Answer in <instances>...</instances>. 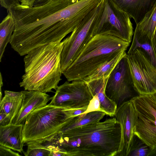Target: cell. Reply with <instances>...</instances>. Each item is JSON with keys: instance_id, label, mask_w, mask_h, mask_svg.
Listing matches in <instances>:
<instances>
[{"instance_id": "1", "label": "cell", "mask_w": 156, "mask_h": 156, "mask_svg": "<svg viewBox=\"0 0 156 156\" xmlns=\"http://www.w3.org/2000/svg\"><path fill=\"white\" fill-rule=\"evenodd\" d=\"M100 0H54L44 5L19 4L7 11L15 27L9 43L20 56L33 49L62 40L79 26Z\"/></svg>"}, {"instance_id": "2", "label": "cell", "mask_w": 156, "mask_h": 156, "mask_svg": "<svg viewBox=\"0 0 156 156\" xmlns=\"http://www.w3.org/2000/svg\"><path fill=\"white\" fill-rule=\"evenodd\" d=\"M66 156H116L121 129L115 117L55 133Z\"/></svg>"}, {"instance_id": "3", "label": "cell", "mask_w": 156, "mask_h": 156, "mask_svg": "<svg viewBox=\"0 0 156 156\" xmlns=\"http://www.w3.org/2000/svg\"><path fill=\"white\" fill-rule=\"evenodd\" d=\"M63 42L58 41L34 48L24 58L25 73L19 83L25 90L44 93L56 90L62 80L61 55Z\"/></svg>"}, {"instance_id": "4", "label": "cell", "mask_w": 156, "mask_h": 156, "mask_svg": "<svg viewBox=\"0 0 156 156\" xmlns=\"http://www.w3.org/2000/svg\"><path fill=\"white\" fill-rule=\"evenodd\" d=\"M130 43L112 35H95L62 74L69 82L83 80L101 65L126 51Z\"/></svg>"}, {"instance_id": "5", "label": "cell", "mask_w": 156, "mask_h": 156, "mask_svg": "<svg viewBox=\"0 0 156 156\" xmlns=\"http://www.w3.org/2000/svg\"><path fill=\"white\" fill-rule=\"evenodd\" d=\"M72 110L49 104L33 111L27 116L23 126L24 144L61 130L73 117Z\"/></svg>"}, {"instance_id": "6", "label": "cell", "mask_w": 156, "mask_h": 156, "mask_svg": "<svg viewBox=\"0 0 156 156\" xmlns=\"http://www.w3.org/2000/svg\"><path fill=\"white\" fill-rule=\"evenodd\" d=\"M104 1L103 9L93 27V37L110 35L130 43L134 34L131 17L114 0Z\"/></svg>"}, {"instance_id": "7", "label": "cell", "mask_w": 156, "mask_h": 156, "mask_svg": "<svg viewBox=\"0 0 156 156\" xmlns=\"http://www.w3.org/2000/svg\"><path fill=\"white\" fill-rule=\"evenodd\" d=\"M102 0L85 16L80 24L63 41L61 55L62 73L72 63L84 46L93 37L94 24L102 10L104 5Z\"/></svg>"}, {"instance_id": "8", "label": "cell", "mask_w": 156, "mask_h": 156, "mask_svg": "<svg viewBox=\"0 0 156 156\" xmlns=\"http://www.w3.org/2000/svg\"><path fill=\"white\" fill-rule=\"evenodd\" d=\"M126 57L135 91L139 95L156 93V67L147 54L138 48Z\"/></svg>"}, {"instance_id": "9", "label": "cell", "mask_w": 156, "mask_h": 156, "mask_svg": "<svg viewBox=\"0 0 156 156\" xmlns=\"http://www.w3.org/2000/svg\"><path fill=\"white\" fill-rule=\"evenodd\" d=\"M131 100L137 114L134 135L152 148L156 145V101L152 94L139 95Z\"/></svg>"}, {"instance_id": "10", "label": "cell", "mask_w": 156, "mask_h": 156, "mask_svg": "<svg viewBox=\"0 0 156 156\" xmlns=\"http://www.w3.org/2000/svg\"><path fill=\"white\" fill-rule=\"evenodd\" d=\"M135 91L126 55L120 60L109 76L105 93L115 103L117 108L135 97Z\"/></svg>"}, {"instance_id": "11", "label": "cell", "mask_w": 156, "mask_h": 156, "mask_svg": "<svg viewBox=\"0 0 156 156\" xmlns=\"http://www.w3.org/2000/svg\"><path fill=\"white\" fill-rule=\"evenodd\" d=\"M93 98L84 80L67 81L58 86L49 104L71 109L88 108Z\"/></svg>"}, {"instance_id": "12", "label": "cell", "mask_w": 156, "mask_h": 156, "mask_svg": "<svg viewBox=\"0 0 156 156\" xmlns=\"http://www.w3.org/2000/svg\"><path fill=\"white\" fill-rule=\"evenodd\" d=\"M115 116L121 129L120 145L116 156H127L132 145L137 120L136 112L131 99L117 109Z\"/></svg>"}, {"instance_id": "13", "label": "cell", "mask_w": 156, "mask_h": 156, "mask_svg": "<svg viewBox=\"0 0 156 156\" xmlns=\"http://www.w3.org/2000/svg\"><path fill=\"white\" fill-rule=\"evenodd\" d=\"M23 95L22 105L12 123L24 125L28 115L36 109L47 105L52 99L46 93L35 90L23 91Z\"/></svg>"}, {"instance_id": "14", "label": "cell", "mask_w": 156, "mask_h": 156, "mask_svg": "<svg viewBox=\"0 0 156 156\" xmlns=\"http://www.w3.org/2000/svg\"><path fill=\"white\" fill-rule=\"evenodd\" d=\"M23 126L12 123L5 126H0V145L21 153L23 152Z\"/></svg>"}, {"instance_id": "15", "label": "cell", "mask_w": 156, "mask_h": 156, "mask_svg": "<svg viewBox=\"0 0 156 156\" xmlns=\"http://www.w3.org/2000/svg\"><path fill=\"white\" fill-rule=\"evenodd\" d=\"M108 77L100 78L86 82L93 97L96 96L100 104V110L110 117L115 116L117 109L115 103L109 98L105 92Z\"/></svg>"}, {"instance_id": "16", "label": "cell", "mask_w": 156, "mask_h": 156, "mask_svg": "<svg viewBox=\"0 0 156 156\" xmlns=\"http://www.w3.org/2000/svg\"><path fill=\"white\" fill-rule=\"evenodd\" d=\"M137 23L152 7L156 0H114Z\"/></svg>"}, {"instance_id": "17", "label": "cell", "mask_w": 156, "mask_h": 156, "mask_svg": "<svg viewBox=\"0 0 156 156\" xmlns=\"http://www.w3.org/2000/svg\"><path fill=\"white\" fill-rule=\"evenodd\" d=\"M156 28V1L142 20L136 24L133 38L152 41Z\"/></svg>"}, {"instance_id": "18", "label": "cell", "mask_w": 156, "mask_h": 156, "mask_svg": "<svg viewBox=\"0 0 156 156\" xmlns=\"http://www.w3.org/2000/svg\"><path fill=\"white\" fill-rule=\"evenodd\" d=\"M105 115L104 112L96 110L72 117L61 131H64L88 124L100 122Z\"/></svg>"}, {"instance_id": "19", "label": "cell", "mask_w": 156, "mask_h": 156, "mask_svg": "<svg viewBox=\"0 0 156 156\" xmlns=\"http://www.w3.org/2000/svg\"><path fill=\"white\" fill-rule=\"evenodd\" d=\"M15 27V22L13 16L9 11H8L7 15L0 24V62L5 47L8 43H9Z\"/></svg>"}, {"instance_id": "20", "label": "cell", "mask_w": 156, "mask_h": 156, "mask_svg": "<svg viewBox=\"0 0 156 156\" xmlns=\"http://www.w3.org/2000/svg\"><path fill=\"white\" fill-rule=\"evenodd\" d=\"M127 53L124 51L112 59L104 63L83 80L86 82L100 78L108 77L120 60Z\"/></svg>"}, {"instance_id": "21", "label": "cell", "mask_w": 156, "mask_h": 156, "mask_svg": "<svg viewBox=\"0 0 156 156\" xmlns=\"http://www.w3.org/2000/svg\"><path fill=\"white\" fill-rule=\"evenodd\" d=\"M23 98H12L5 95L0 101V112L5 113L12 123L20 109Z\"/></svg>"}, {"instance_id": "22", "label": "cell", "mask_w": 156, "mask_h": 156, "mask_svg": "<svg viewBox=\"0 0 156 156\" xmlns=\"http://www.w3.org/2000/svg\"><path fill=\"white\" fill-rule=\"evenodd\" d=\"M138 48H141L147 54L152 63L156 67V55L152 41L148 39L138 40L133 38L132 44L127 53H131Z\"/></svg>"}, {"instance_id": "23", "label": "cell", "mask_w": 156, "mask_h": 156, "mask_svg": "<svg viewBox=\"0 0 156 156\" xmlns=\"http://www.w3.org/2000/svg\"><path fill=\"white\" fill-rule=\"evenodd\" d=\"M150 147L134 135L130 152L128 156H147Z\"/></svg>"}, {"instance_id": "24", "label": "cell", "mask_w": 156, "mask_h": 156, "mask_svg": "<svg viewBox=\"0 0 156 156\" xmlns=\"http://www.w3.org/2000/svg\"><path fill=\"white\" fill-rule=\"evenodd\" d=\"M26 144L27 146L26 152L23 153L25 156H51V152L48 150L40 147L29 141Z\"/></svg>"}, {"instance_id": "25", "label": "cell", "mask_w": 156, "mask_h": 156, "mask_svg": "<svg viewBox=\"0 0 156 156\" xmlns=\"http://www.w3.org/2000/svg\"><path fill=\"white\" fill-rule=\"evenodd\" d=\"M21 0H0L2 7L8 11L11 8L20 3Z\"/></svg>"}, {"instance_id": "26", "label": "cell", "mask_w": 156, "mask_h": 156, "mask_svg": "<svg viewBox=\"0 0 156 156\" xmlns=\"http://www.w3.org/2000/svg\"><path fill=\"white\" fill-rule=\"evenodd\" d=\"M20 156L18 153L13 151L11 149L0 145V156Z\"/></svg>"}, {"instance_id": "27", "label": "cell", "mask_w": 156, "mask_h": 156, "mask_svg": "<svg viewBox=\"0 0 156 156\" xmlns=\"http://www.w3.org/2000/svg\"><path fill=\"white\" fill-rule=\"evenodd\" d=\"M12 123L9 119L4 113L0 112V126H5Z\"/></svg>"}, {"instance_id": "28", "label": "cell", "mask_w": 156, "mask_h": 156, "mask_svg": "<svg viewBox=\"0 0 156 156\" xmlns=\"http://www.w3.org/2000/svg\"><path fill=\"white\" fill-rule=\"evenodd\" d=\"M5 95L12 98H18L23 96V91L19 92L5 90L4 91Z\"/></svg>"}, {"instance_id": "29", "label": "cell", "mask_w": 156, "mask_h": 156, "mask_svg": "<svg viewBox=\"0 0 156 156\" xmlns=\"http://www.w3.org/2000/svg\"><path fill=\"white\" fill-rule=\"evenodd\" d=\"M54 0H35L33 6H38L46 4Z\"/></svg>"}, {"instance_id": "30", "label": "cell", "mask_w": 156, "mask_h": 156, "mask_svg": "<svg viewBox=\"0 0 156 156\" xmlns=\"http://www.w3.org/2000/svg\"><path fill=\"white\" fill-rule=\"evenodd\" d=\"M147 156H156V145L150 148Z\"/></svg>"}, {"instance_id": "31", "label": "cell", "mask_w": 156, "mask_h": 156, "mask_svg": "<svg viewBox=\"0 0 156 156\" xmlns=\"http://www.w3.org/2000/svg\"><path fill=\"white\" fill-rule=\"evenodd\" d=\"M152 43L153 47L156 55V28L152 39Z\"/></svg>"}, {"instance_id": "32", "label": "cell", "mask_w": 156, "mask_h": 156, "mask_svg": "<svg viewBox=\"0 0 156 156\" xmlns=\"http://www.w3.org/2000/svg\"><path fill=\"white\" fill-rule=\"evenodd\" d=\"M22 1L25 4L32 5L34 4L35 0H22Z\"/></svg>"}, {"instance_id": "33", "label": "cell", "mask_w": 156, "mask_h": 156, "mask_svg": "<svg viewBox=\"0 0 156 156\" xmlns=\"http://www.w3.org/2000/svg\"><path fill=\"white\" fill-rule=\"evenodd\" d=\"M0 101L2 100V87L3 86V82H2V77L1 75V73H0Z\"/></svg>"}, {"instance_id": "34", "label": "cell", "mask_w": 156, "mask_h": 156, "mask_svg": "<svg viewBox=\"0 0 156 156\" xmlns=\"http://www.w3.org/2000/svg\"><path fill=\"white\" fill-rule=\"evenodd\" d=\"M153 97L154 98V99H155V100L156 101V92L154 93L153 94H152Z\"/></svg>"}]
</instances>
